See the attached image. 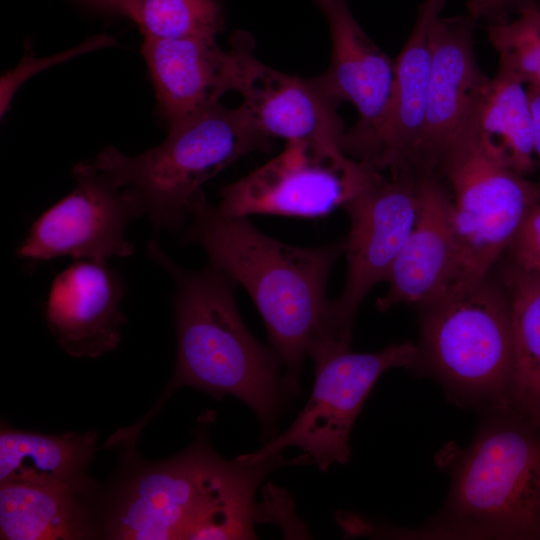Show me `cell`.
I'll return each instance as SVG.
<instances>
[{
    "label": "cell",
    "mask_w": 540,
    "mask_h": 540,
    "mask_svg": "<svg viewBox=\"0 0 540 540\" xmlns=\"http://www.w3.org/2000/svg\"><path fill=\"white\" fill-rule=\"evenodd\" d=\"M189 218L182 243L201 245L210 262L247 291L285 366L284 389L299 393L306 354L350 346L334 334L326 297L345 240L313 248L289 245L262 233L247 217L223 214L204 193L192 202Z\"/></svg>",
    "instance_id": "1"
},
{
    "label": "cell",
    "mask_w": 540,
    "mask_h": 540,
    "mask_svg": "<svg viewBox=\"0 0 540 540\" xmlns=\"http://www.w3.org/2000/svg\"><path fill=\"white\" fill-rule=\"evenodd\" d=\"M284 460L228 461L205 442L145 465L119 487L104 520L107 538L209 540L256 538L254 496Z\"/></svg>",
    "instance_id": "2"
},
{
    "label": "cell",
    "mask_w": 540,
    "mask_h": 540,
    "mask_svg": "<svg viewBox=\"0 0 540 540\" xmlns=\"http://www.w3.org/2000/svg\"><path fill=\"white\" fill-rule=\"evenodd\" d=\"M149 257L174 279L177 333L175 369L163 399L188 386L216 400L232 395L243 401L264 426L274 422L281 403V359L246 328L235 302L236 282L211 262L188 271L150 241Z\"/></svg>",
    "instance_id": "3"
},
{
    "label": "cell",
    "mask_w": 540,
    "mask_h": 540,
    "mask_svg": "<svg viewBox=\"0 0 540 540\" xmlns=\"http://www.w3.org/2000/svg\"><path fill=\"white\" fill-rule=\"evenodd\" d=\"M472 443L438 456L451 485L429 535L540 539V433L511 407L488 410Z\"/></svg>",
    "instance_id": "4"
},
{
    "label": "cell",
    "mask_w": 540,
    "mask_h": 540,
    "mask_svg": "<svg viewBox=\"0 0 540 540\" xmlns=\"http://www.w3.org/2000/svg\"><path fill=\"white\" fill-rule=\"evenodd\" d=\"M270 140L240 106L218 103L170 126L157 147L129 156L109 146L88 161L139 196L157 231L176 230L208 180L241 157L268 150Z\"/></svg>",
    "instance_id": "5"
},
{
    "label": "cell",
    "mask_w": 540,
    "mask_h": 540,
    "mask_svg": "<svg viewBox=\"0 0 540 540\" xmlns=\"http://www.w3.org/2000/svg\"><path fill=\"white\" fill-rule=\"evenodd\" d=\"M424 368L463 404L511 407L514 345L510 298L492 272L464 290L419 307ZM413 366V367H414Z\"/></svg>",
    "instance_id": "6"
},
{
    "label": "cell",
    "mask_w": 540,
    "mask_h": 540,
    "mask_svg": "<svg viewBox=\"0 0 540 540\" xmlns=\"http://www.w3.org/2000/svg\"><path fill=\"white\" fill-rule=\"evenodd\" d=\"M439 177L445 180L453 204L451 294L492 272L528 212L540 203V184L487 156L470 131L448 152Z\"/></svg>",
    "instance_id": "7"
},
{
    "label": "cell",
    "mask_w": 540,
    "mask_h": 540,
    "mask_svg": "<svg viewBox=\"0 0 540 540\" xmlns=\"http://www.w3.org/2000/svg\"><path fill=\"white\" fill-rule=\"evenodd\" d=\"M379 173L348 156L338 142H286L276 157L226 186L217 208L232 217H323L343 207Z\"/></svg>",
    "instance_id": "8"
},
{
    "label": "cell",
    "mask_w": 540,
    "mask_h": 540,
    "mask_svg": "<svg viewBox=\"0 0 540 540\" xmlns=\"http://www.w3.org/2000/svg\"><path fill=\"white\" fill-rule=\"evenodd\" d=\"M417 355L418 346L407 341L371 353L344 348L317 358L312 393L295 421L259 450L237 459L255 463L294 446L323 471L346 463L352 426L374 384L388 369L413 367Z\"/></svg>",
    "instance_id": "9"
},
{
    "label": "cell",
    "mask_w": 540,
    "mask_h": 540,
    "mask_svg": "<svg viewBox=\"0 0 540 540\" xmlns=\"http://www.w3.org/2000/svg\"><path fill=\"white\" fill-rule=\"evenodd\" d=\"M73 175L72 192L34 222L17 254L33 261L131 256L134 246L125 230L130 221L145 214L139 196L89 161L76 164Z\"/></svg>",
    "instance_id": "10"
},
{
    "label": "cell",
    "mask_w": 540,
    "mask_h": 540,
    "mask_svg": "<svg viewBox=\"0 0 540 540\" xmlns=\"http://www.w3.org/2000/svg\"><path fill=\"white\" fill-rule=\"evenodd\" d=\"M347 274L341 295L330 301L336 337L350 344L356 313L369 291L386 282L419 210V178L381 173L344 206Z\"/></svg>",
    "instance_id": "11"
},
{
    "label": "cell",
    "mask_w": 540,
    "mask_h": 540,
    "mask_svg": "<svg viewBox=\"0 0 540 540\" xmlns=\"http://www.w3.org/2000/svg\"><path fill=\"white\" fill-rule=\"evenodd\" d=\"M229 52L232 90L242 96L240 108L261 134L286 142L341 143L344 130L339 104L318 76L303 78L266 65L255 56L253 42L245 33L232 37Z\"/></svg>",
    "instance_id": "12"
},
{
    "label": "cell",
    "mask_w": 540,
    "mask_h": 540,
    "mask_svg": "<svg viewBox=\"0 0 540 540\" xmlns=\"http://www.w3.org/2000/svg\"><path fill=\"white\" fill-rule=\"evenodd\" d=\"M477 20L439 16L432 29V59L416 176H439L451 148L468 131L488 84L474 51Z\"/></svg>",
    "instance_id": "13"
},
{
    "label": "cell",
    "mask_w": 540,
    "mask_h": 540,
    "mask_svg": "<svg viewBox=\"0 0 540 540\" xmlns=\"http://www.w3.org/2000/svg\"><path fill=\"white\" fill-rule=\"evenodd\" d=\"M448 0H423L412 32L395 60L388 108L368 134L341 143L350 157L390 175L416 176L432 59V29Z\"/></svg>",
    "instance_id": "14"
},
{
    "label": "cell",
    "mask_w": 540,
    "mask_h": 540,
    "mask_svg": "<svg viewBox=\"0 0 540 540\" xmlns=\"http://www.w3.org/2000/svg\"><path fill=\"white\" fill-rule=\"evenodd\" d=\"M123 283L106 261L76 260L59 273L46 304V320L72 357L95 358L116 348L125 316Z\"/></svg>",
    "instance_id": "15"
},
{
    "label": "cell",
    "mask_w": 540,
    "mask_h": 540,
    "mask_svg": "<svg viewBox=\"0 0 540 540\" xmlns=\"http://www.w3.org/2000/svg\"><path fill=\"white\" fill-rule=\"evenodd\" d=\"M452 208L442 178H419L417 219L387 277V291L377 300L380 311L399 304L421 307L449 294L455 263Z\"/></svg>",
    "instance_id": "16"
},
{
    "label": "cell",
    "mask_w": 540,
    "mask_h": 540,
    "mask_svg": "<svg viewBox=\"0 0 540 540\" xmlns=\"http://www.w3.org/2000/svg\"><path fill=\"white\" fill-rule=\"evenodd\" d=\"M324 14L331 37V59L318 76L322 86L338 104L352 103L358 122L344 132L341 142L358 139L382 120L391 100L395 60L390 59L365 33L348 0H314Z\"/></svg>",
    "instance_id": "17"
},
{
    "label": "cell",
    "mask_w": 540,
    "mask_h": 540,
    "mask_svg": "<svg viewBox=\"0 0 540 540\" xmlns=\"http://www.w3.org/2000/svg\"><path fill=\"white\" fill-rule=\"evenodd\" d=\"M168 127L220 103L232 90L230 52L215 37L144 38L141 47Z\"/></svg>",
    "instance_id": "18"
},
{
    "label": "cell",
    "mask_w": 540,
    "mask_h": 540,
    "mask_svg": "<svg viewBox=\"0 0 540 540\" xmlns=\"http://www.w3.org/2000/svg\"><path fill=\"white\" fill-rule=\"evenodd\" d=\"M94 432L60 435L1 428L0 485L26 484L89 493L87 468L92 461Z\"/></svg>",
    "instance_id": "19"
},
{
    "label": "cell",
    "mask_w": 540,
    "mask_h": 540,
    "mask_svg": "<svg viewBox=\"0 0 540 540\" xmlns=\"http://www.w3.org/2000/svg\"><path fill=\"white\" fill-rule=\"evenodd\" d=\"M524 86L499 68L486 85L469 127L481 151L522 175L534 168L533 116Z\"/></svg>",
    "instance_id": "20"
},
{
    "label": "cell",
    "mask_w": 540,
    "mask_h": 540,
    "mask_svg": "<svg viewBox=\"0 0 540 540\" xmlns=\"http://www.w3.org/2000/svg\"><path fill=\"white\" fill-rule=\"evenodd\" d=\"M88 493L36 485H0V532L5 540L92 537Z\"/></svg>",
    "instance_id": "21"
},
{
    "label": "cell",
    "mask_w": 540,
    "mask_h": 540,
    "mask_svg": "<svg viewBox=\"0 0 540 540\" xmlns=\"http://www.w3.org/2000/svg\"><path fill=\"white\" fill-rule=\"evenodd\" d=\"M501 280L507 288L512 318L514 369L511 406L540 421V274L513 265Z\"/></svg>",
    "instance_id": "22"
},
{
    "label": "cell",
    "mask_w": 540,
    "mask_h": 540,
    "mask_svg": "<svg viewBox=\"0 0 540 540\" xmlns=\"http://www.w3.org/2000/svg\"><path fill=\"white\" fill-rule=\"evenodd\" d=\"M124 15L144 38L215 37L224 23L219 0H127Z\"/></svg>",
    "instance_id": "23"
},
{
    "label": "cell",
    "mask_w": 540,
    "mask_h": 540,
    "mask_svg": "<svg viewBox=\"0 0 540 540\" xmlns=\"http://www.w3.org/2000/svg\"><path fill=\"white\" fill-rule=\"evenodd\" d=\"M488 38L499 55L500 69L540 89V6L534 0H521L515 19L492 22Z\"/></svg>",
    "instance_id": "24"
},
{
    "label": "cell",
    "mask_w": 540,
    "mask_h": 540,
    "mask_svg": "<svg viewBox=\"0 0 540 540\" xmlns=\"http://www.w3.org/2000/svg\"><path fill=\"white\" fill-rule=\"evenodd\" d=\"M114 43L115 40L111 36L102 34L94 36L76 47L50 57L34 59L27 55L13 71H10L1 78V115L8 109L11 98L17 88L33 74L41 71L44 67L52 66L85 53L86 51L113 45Z\"/></svg>",
    "instance_id": "25"
},
{
    "label": "cell",
    "mask_w": 540,
    "mask_h": 540,
    "mask_svg": "<svg viewBox=\"0 0 540 540\" xmlns=\"http://www.w3.org/2000/svg\"><path fill=\"white\" fill-rule=\"evenodd\" d=\"M507 252L514 267L540 274V203L528 212Z\"/></svg>",
    "instance_id": "26"
},
{
    "label": "cell",
    "mask_w": 540,
    "mask_h": 540,
    "mask_svg": "<svg viewBox=\"0 0 540 540\" xmlns=\"http://www.w3.org/2000/svg\"><path fill=\"white\" fill-rule=\"evenodd\" d=\"M527 90L533 116L534 154L540 162V89L528 86Z\"/></svg>",
    "instance_id": "27"
},
{
    "label": "cell",
    "mask_w": 540,
    "mask_h": 540,
    "mask_svg": "<svg viewBox=\"0 0 540 540\" xmlns=\"http://www.w3.org/2000/svg\"><path fill=\"white\" fill-rule=\"evenodd\" d=\"M501 0H469L467 3V13L477 21L481 18L493 20L497 7Z\"/></svg>",
    "instance_id": "28"
},
{
    "label": "cell",
    "mask_w": 540,
    "mask_h": 540,
    "mask_svg": "<svg viewBox=\"0 0 540 540\" xmlns=\"http://www.w3.org/2000/svg\"><path fill=\"white\" fill-rule=\"evenodd\" d=\"M86 6L107 14L124 15L127 0H79Z\"/></svg>",
    "instance_id": "29"
},
{
    "label": "cell",
    "mask_w": 540,
    "mask_h": 540,
    "mask_svg": "<svg viewBox=\"0 0 540 540\" xmlns=\"http://www.w3.org/2000/svg\"><path fill=\"white\" fill-rule=\"evenodd\" d=\"M520 1L521 0H501L498 7H497V10H496V13H495V16H494L492 22L504 20L506 9L510 8L511 6H513L515 4L518 5V3Z\"/></svg>",
    "instance_id": "30"
}]
</instances>
